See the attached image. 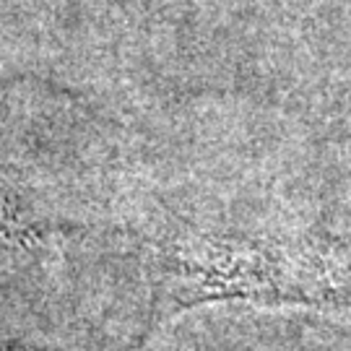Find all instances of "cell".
Here are the masks:
<instances>
[{
  "label": "cell",
  "instance_id": "1",
  "mask_svg": "<svg viewBox=\"0 0 351 351\" xmlns=\"http://www.w3.org/2000/svg\"><path fill=\"white\" fill-rule=\"evenodd\" d=\"M146 278L149 313L133 351L143 349L177 315L203 304L281 307L343 300L330 242L201 226L182 219L164 221L149 237Z\"/></svg>",
  "mask_w": 351,
  "mask_h": 351
},
{
  "label": "cell",
  "instance_id": "2",
  "mask_svg": "<svg viewBox=\"0 0 351 351\" xmlns=\"http://www.w3.org/2000/svg\"><path fill=\"white\" fill-rule=\"evenodd\" d=\"M42 237V224L24 190L0 172V245H32Z\"/></svg>",
  "mask_w": 351,
  "mask_h": 351
},
{
  "label": "cell",
  "instance_id": "3",
  "mask_svg": "<svg viewBox=\"0 0 351 351\" xmlns=\"http://www.w3.org/2000/svg\"><path fill=\"white\" fill-rule=\"evenodd\" d=\"M0 351H63V349H32V346H11V349H0Z\"/></svg>",
  "mask_w": 351,
  "mask_h": 351
}]
</instances>
